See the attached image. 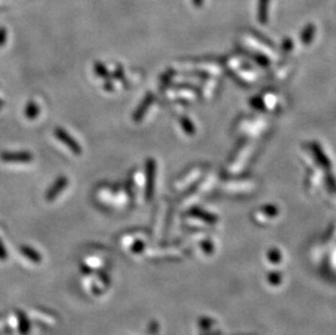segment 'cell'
Wrapping results in <instances>:
<instances>
[{"label":"cell","instance_id":"3957f363","mask_svg":"<svg viewBox=\"0 0 336 335\" xmlns=\"http://www.w3.org/2000/svg\"><path fill=\"white\" fill-rule=\"evenodd\" d=\"M68 178L66 176H60L58 177L52 187H49V190L47 191V194H46V198L47 200H53L56 197L61 193L64 189H66L68 185Z\"/></svg>","mask_w":336,"mask_h":335},{"label":"cell","instance_id":"6da1fadb","mask_svg":"<svg viewBox=\"0 0 336 335\" xmlns=\"http://www.w3.org/2000/svg\"><path fill=\"white\" fill-rule=\"evenodd\" d=\"M54 136H56L60 141H62L64 145H67L69 148L71 149L72 153H74L75 155H81L82 148L79 143H77L69 133H67L66 130H63L62 127H56V130H54Z\"/></svg>","mask_w":336,"mask_h":335},{"label":"cell","instance_id":"277c9868","mask_svg":"<svg viewBox=\"0 0 336 335\" xmlns=\"http://www.w3.org/2000/svg\"><path fill=\"white\" fill-rule=\"evenodd\" d=\"M38 112H39L38 107L35 103H30L29 105H27V107L25 109V114H26L27 118L35 119L36 117L38 116Z\"/></svg>","mask_w":336,"mask_h":335},{"label":"cell","instance_id":"5b68a950","mask_svg":"<svg viewBox=\"0 0 336 335\" xmlns=\"http://www.w3.org/2000/svg\"><path fill=\"white\" fill-rule=\"evenodd\" d=\"M95 68H96V72H97V74L100 76H104L106 77L108 75V72H107V69L105 68V66L100 63H96L95 64Z\"/></svg>","mask_w":336,"mask_h":335},{"label":"cell","instance_id":"7a4b0ae2","mask_svg":"<svg viewBox=\"0 0 336 335\" xmlns=\"http://www.w3.org/2000/svg\"><path fill=\"white\" fill-rule=\"evenodd\" d=\"M0 159L4 162H30L33 160V156L27 151H4L0 155Z\"/></svg>","mask_w":336,"mask_h":335}]
</instances>
